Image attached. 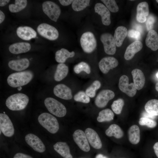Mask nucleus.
Instances as JSON below:
<instances>
[{
    "label": "nucleus",
    "mask_w": 158,
    "mask_h": 158,
    "mask_svg": "<svg viewBox=\"0 0 158 158\" xmlns=\"http://www.w3.org/2000/svg\"><path fill=\"white\" fill-rule=\"evenodd\" d=\"M33 76V73L30 71L16 72L8 76L7 82L12 87H18L28 84L32 80Z\"/></svg>",
    "instance_id": "nucleus-1"
},
{
    "label": "nucleus",
    "mask_w": 158,
    "mask_h": 158,
    "mask_svg": "<svg viewBox=\"0 0 158 158\" xmlns=\"http://www.w3.org/2000/svg\"><path fill=\"white\" fill-rule=\"evenodd\" d=\"M29 101V98L26 95L18 93L9 97L6 100V104L11 110L20 111L26 107Z\"/></svg>",
    "instance_id": "nucleus-2"
},
{
    "label": "nucleus",
    "mask_w": 158,
    "mask_h": 158,
    "mask_svg": "<svg viewBox=\"0 0 158 158\" xmlns=\"http://www.w3.org/2000/svg\"><path fill=\"white\" fill-rule=\"evenodd\" d=\"M38 120L40 124L50 133H56L59 128L57 119L50 114L44 113L38 116Z\"/></svg>",
    "instance_id": "nucleus-3"
},
{
    "label": "nucleus",
    "mask_w": 158,
    "mask_h": 158,
    "mask_svg": "<svg viewBox=\"0 0 158 158\" xmlns=\"http://www.w3.org/2000/svg\"><path fill=\"white\" fill-rule=\"evenodd\" d=\"M44 104L49 111L58 117H63L66 113V109L61 103L52 97H47L44 101Z\"/></svg>",
    "instance_id": "nucleus-4"
},
{
    "label": "nucleus",
    "mask_w": 158,
    "mask_h": 158,
    "mask_svg": "<svg viewBox=\"0 0 158 158\" xmlns=\"http://www.w3.org/2000/svg\"><path fill=\"white\" fill-rule=\"evenodd\" d=\"M80 42L83 51L87 53H90L93 52L97 45L95 36L90 32L83 33L81 37Z\"/></svg>",
    "instance_id": "nucleus-5"
},
{
    "label": "nucleus",
    "mask_w": 158,
    "mask_h": 158,
    "mask_svg": "<svg viewBox=\"0 0 158 158\" xmlns=\"http://www.w3.org/2000/svg\"><path fill=\"white\" fill-rule=\"evenodd\" d=\"M42 7L43 12L49 18L56 22L61 12L59 6L52 1H47L43 3Z\"/></svg>",
    "instance_id": "nucleus-6"
},
{
    "label": "nucleus",
    "mask_w": 158,
    "mask_h": 158,
    "mask_svg": "<svg viewBox=\"0 0 158 158\" xmlns=\"http://www.w3.org/2000/svg\"><path fill=\"white\" fill-rule=\"evenodd\" d=\"M37 30L41 36L49 40H55L59 36L58 31L56 28L46 23L39 25L37 27Z\"/></svg>",
    "instance_id": "nucleus-7"
},
{
    "label": "nucleus",
    "mask_w": 158,
    "mask_h": 158,
    "mask_svg": "<svg viewBox=\"0 0 158 158\" xmlns=\"http://www.w3.org/2000/svg\"><path fill=\"white\" fill-rule=\"evenodd\" d=\"M100 40L103 44L105 52L109 55H114L116 51V47L113 36L111 34L104 33L101 35Z\"/></svg>",
    "instance_id": "nucleus-8"
},
{
    "label": "nucleus",
    "mask_w": 158,
    "mask_h": 158,
    "mask_svg": "<svg viewBox=\"0 0 158 158\" xmlns=\"http://www.w3.org/2000/svg\"><path fill=\"white\" fill-rule=\"evenodd\" d=\"M0 130L6 136L11 137L14 133L13 123L7 115L4 113L0 114Z\"/></svg>",
    "instance_id": "nucleus-9"
},
{
    "label": "nucleus",
    "mask_w": 158,
    "mask_h": 158,
    "mask_svg": "<svg viewBox=\"0 0 158 158\" xmlns=\"http://www.w3.org/2000/svg\"><path fill=\"white\" fill-rule=\"evenodd\" d=\"M118 87L120 90L128 96L132 97L136 94L137 89L133 83H129L128 77L125 75L121 76L119 80Z\"/></svg>",
    "instance_id": "nucleus-10"
},
{
    "label": "nucleus",
    "mask_w": 158,
    "mask_h": 158,
    "mask_svg": "<svg viewBox=\"0 0 158 158\" xmlns=\"http://www.w3.org/2000/svg\"><path fill=\"white\" fill-rule=\"evenodd\" d=\"M115 96L114 92L109 90H104L101 91L98 94L95 100L96 106L99 108L105 107L109 101Z\"/></svg>",
    "instance_id": "nucleus-11"
},
{
    "label": "nucleus",
    "mask_w": 158,
    "mask_h": 158,
    "mask_svg": "<svg viewBox=\"0 0 158 158\" xmlns=\"http://www.w3.org/2000/svg\"><path fill=\"white\" fill-rule=\"evenodd\" d=\"M73 140L79 147L82 150L88 152L90 149L85 133L82 130H76L73 135Z\"/></svg>",
    "instance_id": "nucleus-12"
},
{
    "label": "nucleus",
    "mask_w": 158,
    "mask_h": 158,
    "mask_svg": "<svg viewBox=\"0 0 158 158\" xmlns=\"http://www.w3.org/2000/svg\"><path fill=\"white\" fill-rule=\"evenodd\" d=\"M27 143L34 150L42 153L45 150V147L41 140L35 135L29 133L25 137Z\"/></svg>",
    "instance_id": "nucleus-13"
},
{
    "label": "nucleus",
    "mask_w": 158,
    "mask_h": 158,
    "mask_svg": "<svg viewBox=\"0 0 158 158\" xmlns=\"http://www.w3.org/2000/svg\"><path fill=\"white\" fill-rule=\"evenodd\" d=\"M118 64V61L115 58L107 56L103 58L100 61L99 67L102 73L106 74L110 69L116 67Z\"/></svg>",
    "instance_id": "nucleus-14"
},
{
    "label": "nucleus",
    "mask_w": 158,
    "mask_h": 158,
    "mask_svg": "<svg viewBox=\"0 0 158 158\" xmlns=\"http://www.w3.org/2000/svg\"><path fill=\"white\" fill-rule=\"evenodd\" d=\"M95 12L100 15L103 24L106 26L110 25L111 22L109 11L103 4L97 3L95 6Z\"/></svg>",
    "instance_id": "nucleus-15"
},
{
    "label": "nucleus",
    "mask_w": 158,
    "mask_h": 158,
    "mask_svg": "<svg viewBox=\"0 0 158 158\" xmlns=\"http://www.w3.org/2000/svg\"><path fill=\"white\" fill-rule=\"evenodd\" d=\"M53 92L55 96L64 99H70L72 98L71 89L64 84L56 85L54 88Z\"/></svg>",
    "instance_id": "nucleus-16"
},
{
    "label": "nucleus",
    "mask_w": 158,
    "mask_h": 158,
    "mask_svg": "<svg viewBox=\"0 0 158 158\" xmlns=\"http://www.w3.org/2000/svg\"><path fill=\"white\" fill-rule=\"evenodd\" d=\"M85 133L88 141L90 145L94 148L100 149L102 147V143L100 138L97 133L91 128H87Z\"/></svg>",
    "instance_id": "nucleus-17"
},
{
    "label": "nucleus",
    "mask_w": 158,
    "mask_h": 158,
    "mask_svg": "<svg viewBox=\"0 0 158 158\" xmlns=\"http://www.w3.org/2000/svg\"><path fill=\"white\" fill-rule=\"evenodd\" d=\"M16 32L19 37L25 40H29L37 36L36 32L32 28L28 26L18 27Z\"/></svg>",
    "instance_id": "nucleus-18"
},
{
    "label": "nucleus",
    "mask_w": 158,
    "mask_h": 158,
    "mask_svg": "<svg viewBox=\"0 0 158 158\" xmlns=\"http://www.w3.org/2000/svg\"><path fill=\"white\" fill-rule=\"evenodd\" d=\"M143 45L139 41H135L130 44L127 48L124 55L125 59L127 60L131 59L135 54L142 49Z\"/></svg>",
    "instance_id": "nucleus-19"
},
{
    "label": "nucleus",
    "mask_w": 158,
    "mask_h": 158,
    "mask_svg": "<svg viewBox=\"0 0 158 158\" xmlns=\"http://www.w3.org/2000/svg\"><path fill=\"white\" fill-rule=\"evenodd\" d=\"M133 83L137 90H140L144 87L145 78L143 72L140 69H135L131 72Z\"/></svg>",
    "instance_id": "nucleus-20"
},
{
    "label": "nucleus",
    "mask_w": 158,
    "mask_h": 158,
    "mask_svg": "<svg viewBox=\"0 0 158 158\" xmlns=\"http://www.w3.org/2000/svg\"><path fill=\"white\" fill-rule=\"evenodd\" d=\"M136 19L140 23H144L146 20V16L149 14V6L148 3L145 1L139 4L137 8Z\"/></svg>",
    "instance_id": "nucleus-21"
},
{
    "label": "nucleus",
    "mask_w": 158,
    "mask_h": 158,
    "mask_svg": "<svg viewBox=\"0 0 158 158\" xmlns=\"http://www.w3.org/2000/svg\"><path fill=\"white\" fill-rule=\"evenodd\" d=\"M146 46L152 50L155 51L158 49V34L154 30L148 32L145 39Z\"/></svg>",
    "instance_id": "nucleus-22"
},
{
    "label": "nucleus",
    "mask_w": 158,
    "mask_h": 158,
    "mask_svg": "<svg viewBox=\"0 0 158 158\" xmlns=\"http://www.w3.org/2000/svg\"><path fill=\"white\" fill-rule=\"evenodd\" d=\"M8 64L9 67L11 69L16 71H20L28 68L29 66L30 62L28 59L24 58L10 61Z\"/></svg>",
    "instance_id": "nucleus-23"
},
{
    "label": "nucleus",
    "mask_w": 158,
    "mask_h": 158,
    "mask_svg": "<svg viewBox=\"0 0 158 158\" xmlns=\"http://www.w3.org/2000/svg\"><path fill=\"white\" fill-rule=\"evenodd\" d=\"M31 49L29 43L21 42L14 43L9 47V51L12 54H18L28 52Z\"/></svg>",
    "instance_id": "nucleus-24"
},
{
    "label": "nucleus",
    "mask_w": 158,
    "mask_h": 158,
    "mask_svg": "<svg viewBox=\"0 0 158 158\" xmlns=\"http://www.w3.org/2000/svg\"><path fill=\"white\" fill-rule=\"evenodd\" d=\"M128 34L127 28L125 27L119 26L115 30L114 38L116 46H121Z\"/></svg>",
    "instance_id": "nucleus-25"
},
{
    "label": "nucleus",
    "mask_w": 158,
    "mask_h": 158,
    "mask_svg": "<svg viewBox=\"0 0 158 158\" xmlns=\"http://www.w3.org/2000/svg\"><path fill=\"white\" fill-rule=\"evenodd\" d=\"M53 147L54 150L64 158H72L69 147L66 142H58Z\"/></svg>",
    "instance_id": "nucleus-26"
},
{
    "label": "nucleus",
    "mask_w": 158,
    "mask_h": 158,
    "mask_svg": "<svg viewBox=\"0 0 158 158\" xmlns=\"http://www.w3.org/2000/svg\"><path fill=\"white\" fill-rule=\"evenodd\" d=\"M128 133L129 140L131 143L135 145L139 142L140 132L139 128L137 125H134L130 127Z\"/></svg>",
    "instance_id": "nucleus-27"
},
{
    "label": "nucleus",
    "mask_w": 158,
    "mask_h": 158,
    "mask_svg": "<svg viewBox=\"0 0 158 158\" xmlns=\"http://www.w3.org/2000/svg\"><path fill=\"white\" fill-rule=\"evenodd\" d=\"M75 54V52L73 51L70 52L65 49L62 48L56 51L55 58L57 62L60 63H63L68 58L73 57Z\"/></svg>",
    "instance_id": "nucleus-28"
},
{
    "label": "nucleus",
    "mask_w": 158,
    "mask_h": 158,
    "mask_svg": "<svg viewBox=\"0 0 158 158\" xmlns=\"http://www.w3.org/2000/svg\"><path fill=\"white\" fill-rule=\"evenodd\" d=\"M68 68L63 63L59 64L54 75V79L57 81H59L63 79L67 75Z\"/></svg>",
    "instance_id": "nucleus-29"
},
{
    "label": "nucleus",
    "mask_w": 158,
    "mask_h": 158,
    "mask_svg": "<svg viewBox=\"0 0 158 158\" xmlns=\"http://www.w3.org/2000/svg\"><path fill=\"white\" fill-rule=\"evenodd\" d=\"M105 133L108 136H114L117 139L120 138L123 135V132L121 128L115 124L111 125L106 130Z\"/></svg>",
    "instance_id": "nucleus-30"
},
{
    "label": "nucleus",
    "mask_w": 158,
    "mask_h": 158,
    "mask_svg": "<svg viewBox=\"0 0 158 158\" xmlns=\"http://www.w3.org/2000/svg\"><path fill=\"white\" fill-rule=\"evenodd\" d=\"M145 109L148 113L154 116H158V100L152 99L145 104Z\"/></svg>",
    "instance_id": "nucleus-31"
},
{
    "label": "nucleus",
    "mask_w": 158,
    "mask_h": 158,
    "mask_svg": "<svg viewBox=\"0 0 158 158\" xmlns=\"http://www.w3.org/2000/svg\"><path fill=\"white\" fill-rule=\"evenodd\" d=\"M114 117L113 111L109 109H106L99 112L97 120L99 122L110 121L113 119Z\"/></svg>",
    "instance_id": "nucleus-32"
},
{
    "label": "nucleus",
    "mask_w": 158,
    "mask_h": 158,
    "mask_svg": "<svg viewBox=\"0 0 158 158\" xmlns=\"http://www.w3.org/2000/svg\"><path fill=\"white\" fill-rule=\"evenodd\" d=\"M27 4V1L26 0H16L15 4L9 5V9L12 13L18 12L24 9Z\"/></svg>",
    "instance_id": "nucleus-33"
},
{
    "label": "nucleus",
    "mask_w": 158,
    "mask_h": 158,
    "mask_svg": "<svg viewBox=\"0 0 158 158\" xmlns=\"http://www.w3.org/2000/svg\"><path fill=\"white\" fill-rule=\"evenodd\" d=\"M90 2L89 0H75L72 3L73 9L76 11L83 10L89 5Z\"/></svg>",
    "instance_id": "nucleus-34"
},
{
    "label": "nucleus",
    "mask_w": 158,
    "mask_h": 158,
    "mask_svg": "<svg viewBox=\"0 0 158 158\" xmlns=\"http://www.w3.org/2000/svg\"><path fill=\"white\" fill-rule=\"evenodd\" d=\"M101 84L98 80L95 81L86 90L85 93L90 97L93 98L95 95L96 91L100 88Z\"/></svg>",
    "instance_id": "nucleus-35"
},
{
    "label": "nucleus",
    "mask_w": 158,
    "mask_h": 158,
    "mask_svg": "<svg viewBox=\"0 0 158 158\" xmlns=\"http://www.w3.org/2000/svg\"><path fill=\"white\" fill-rule=\"evenodd\" d=\"M73 70L77 74H79L83 71L88 74H90L91 72L90 66L87 63L84 62H80L76 65L74 67Z\"/></svg>",
    "instance_id": "nucleus-36"
},
{
    "label": "nucleus",
    "mask_w": 158,
    "mask_h": 158,
    "mask_svg": "<svg viewBox=\"0 0 158 158\" xmlns=\"http://www.w3.org/2000/svg\"><path fill=\"white\" fill-rule=\"evenodd\" d=\"M124 105L123 99L119 98L113 102L111 105V108L115 113L119 114L121 113Z\"/></svg>",
    "instance_id": "nucleus-37"
},
{
    "label": "nucleus",
    "mask_w": 158,
    "mask_h": 158,
    "mask_svg": "<svg viewBox=\"0 0 158 158\" xmlns=\"http://www.w3.org/2000/svg\"><path fill=\"white\" fill-rule=\"evenodd\" d=\"M74 99L76 101L85 103H88L90 101V97L83 91H80L75 95Z\"/></svg>",
    "instance_id": "nucleus-38"
},
{
    "label": "nucleus",
    "mask_w": 158,
    "mask_h": 158,
    "mask_svg": "<svg viewBox=\"0 0 158 158\" xmlns=\"http://www.w3.org/2000/svg\"><path fill=\"white\" fill-rule=\"evenodd\" d=\"M105 5L107 8L112 12L116 13L119 10V8L115 0H101Z\"/></svg>",
    "instance_id": "nucleus-39"
},
{
    "label": "nucleus",
    "mask_w": 158,
    "mask_h": 158,
    "mask_svg": "<svg viewBox=\"0 0 158 158\" xmlns=\"http://www.w3.org/2000/svg\"><path fill=\"white\" fill-rule=\"evenodd\" d=\"M139 123L141 126H146L150 128H154L157 125V123L155 121L144 117H142L140 119Z\"/></svg>",
    "instance_id": "nucleus-40"
},
{
    "label": "nucleus",
    "mask_w": 158,
    "mask_h": 158,
    "mask_svg": "<svg viewBox=\"0 0 158 158\" xmlns=\"http://www.w3.org/2000/svg\"><path fill=\"white\" fill-rule=\"evenodd\" d=\"M128 36L138 41L140 39L141 36L140 33L136 30L132 29L129 30L128 32Z\"/></svg>",
    "instance_id": "nucleus-41"
},
{
    "label": "nucleus",
    "mask_w": 158,
    "mask_h": 158,
    "mask_svg": "<svg viewBox=\"0 0 158 158\" xmlns=\"http://www.w3.org/2000/svg\"><path fill=\"white\" fill-rule=\"evenodd\" d=\"M155 21V18L153 16L150 15L148 16L147 22V28L148 31L152 30Z\"/></svg>",
    "instance_id": "nucleus-42"
},
{
    "label": "nucleus",
    "mask_w": 158,
    "mask_h": 158,
    "mask_svg": "<svg viewBox=\"0 0 158 158\" xmlns=\"http://www.w3.org/2000/svg\"><path fill=\"white\" fill-rule=\"evenodd\" d=\"M13 158H32L30 155L21 153H18L16 154Z\"/></svg>",
    "instance_id": "nucleus-43"
},
{
    "label": "nucleus",
    "mask_w": 158,
    "mask_h": 158,
    "mask_svg": "<svg viewBox=\"0 0 158 158\" xmlns=\"http://www.w3.org/2000/svg\"><path fill=\"white\" fill-rule=\"evenodd\" d=\"M60 4L63 6H67L72 3L73 0H59V1Z\"/></svg>",
    "instance_id": "nucleus-44"
},
{
    "label": "nucleus",
    "mask_w": 158,
    "mask_h": 158,
    "mask_svg": "<svg viewBox=\"0 0 158 158\" xmlns=\"http://www.w3.org/2000/svg\"><path fill=\"white\" fill-rule=\"evenodd\" d=\"M142 117H146L151 119H154L156 118V116L152 115L146 111L144 112L142 114Z\"/></svg>",
    "instance_id": "nucleus-45"
},
{
    "label": "nucleus",
    "mask_w": 158,
    "mask_h": 158,
    "mask_svg": "<svg viewBox=\"0 0 158 158\" xmlns=\"http://www.w3.org/2000/svg\"><path fill=\"white\" fill-rule=\"evenodd\" d=\"M153 148L156 156L158 157V142H156L154 144Z\"/></svg>",
    "instance_id": "nucleus-46"
},
{
    "label": "nucleus",
    "mask_w": 158,
    "mask_h": 158,
    "mask_svg": "<svg viewBox=\"0 0 158 158\" xmlns=\"http://www.w3.org/2000/svg\"><path fill=\"white\" fill-rule=\"evenodd\" d=\"M5 18V15L1 10L0 11V23L1 24Z\"/></svg>",
    "instance_id": "nucleus-47"
},
{
    "label": "nucleus",
    "mask_w": 158,
    "mask_h": 158,
    "mask_svg": "<svg viewBox=\"0 0 158 158\" xmlns=\"http://www.w3.org/2000/svg\"><path fill=\"white\" fill-rule=\"evenodd\" d=\"M135 28L136 29V30L139 32L140 33L142 32V29L141 25L139 24H136L135 26Z\"/></svg>",
    "instance_id": "nucleus-48"
},
{
    "label": "nucleus",
    "mask_w": 158,
    "mask_h": 158,
    "mask_svg": "<svg viewBox=\"0 0 158 158\" xmlns=\"http://www.w3.org/2000/svg\"><path fill=\"white\" fill-rule=\"evenodd\" d=\"M9 0H0V6H3L7 4L10 1Z\"/></svg>",
    "instance_id": "nucleus-49"
},
{
    "label": "nucleus",
    "mask_w": 158,
    "mask_h": 158,
    "mask_svg": "<svg viewBox=\"0 0 158 158\" xmlns=\"http://www.w3.org/2000/svg\"><path fill=\"white\" fill-rule=\"evenodd\" d=\"M95 158H108L107 157L101 154H99L97 155Z\"/></svg>",
    "instance_id": "nucleus-50"
},
{
    "label": "nucleus",
    "mask_w": 158,
    "mask_h": 158,
    "mask_svg": "<svg viewBox=\"0 0 158 158\" xmlns=\"http://www.w3.org/2000/svg\"><path fill=\"white\" fill-rule=\"evenodd\" d=\"M155 87L156 90L158 92V82L156 83Z\"/></svg>",
    "instance_id": "nucleus-51"
},
{
    "label": "nucleus",
    "mask_w": 158,
    "mask_h": 158,
    "mask_svg": "<svg viewBox=\"0 0 158 158\" xmlns=\"http://www.w3.org/2000/svg\"><path fill=\"white\" fill-rule=\"evenodd\" d=\"M22 89L21 87H19L18 88V90L19 91L20 90Z\"/></svg>",
    "instance_id": "nucleus-52"
},
{
    "label": "nucleus",
    "mask_w": 158,
    "mask_h": 158,
    "mask_svg": "<svg viewBox=\"0 0 158 158\" xmlns=\"http://www.w3.org/2000/svg\"><path fill=\"white\" fill-rule=\"evenodd\" d=\"M156 76L158 79V71L156 73Z\"/></svg>",
    "instance_id": "nucleus-53"
},
{
    "label": "nucleus",
    "mask_w": 158,
    "mask_h": 158,
    "mask_svg": "<svg viewBox=\"0 0 158 158\" xmlns=\"http://www.w3.org/2000/svg\"><path fill=\"white\" fill-rule=\"evenodd\" d=\"M156 1L158 3V0H156Z\"/></svg>",
    "instance_id": "nucleus-54"
},
{
    "label": "nucleus",
    "mask_w": 158,
    "mask_h": 158,
    "mask_svg": "<svg viewBox=\"0 0 158 158\" xmlns=\"http://www.w3.org/2000/svg\"><path fill=\"white\" fill-rule=\"evenodd\" d=\"M4 114H5V112H4Z\"/></svg>",
    "instance_id": "nucleus-55"
},
{
    "label": "nucleus",
    "mask_w": 158,
    "mask_h": 158,
    "mask_svg": "<svg viewBox=\"0 0 158 158\" xmlns=\"http://www.w3.org/2000/svg\"></svg>",
    "instance_id": "nucleus-56"
}]
</instances>
